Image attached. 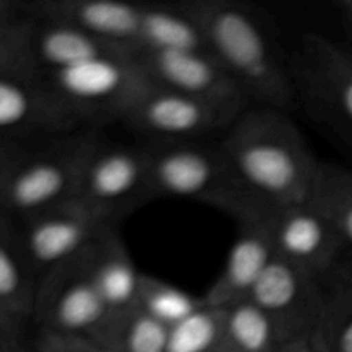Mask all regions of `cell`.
<instances>
[{"mask_svg":"<svg viewBox=\"0 0 352 352\" xmlns=\"http://www.w3.org/2000/svg\"><path fill=\"white\" fill-rule=\"evenodd\" d=\"M38 352H67L62 349L57 342H55L52 337L43 336V339L40 340V347H38Z\"/></svg>","mask_w":352,"mask_h":352,"instance_id":"obj_29","label":"cell"},{"mask_svg":"<svg viewBox=\"0 0 352 352\" xmlns=\"http://www.w3.org/2000/svg\"><path fill=\"white\" fill-rule=\"evenodd\" d=\"M170 329L136 308L112 313L96 342L119 352H165Z\"/></svg>","mask_w":352,"mask_h":352,"instance_id":"obj_19","label":"cell"},{"mask_svg":"<svg viewBox=\"0 0 352 352\" xmlns=\"http://www.w3.org/2000/svg\"><path fill=\"white\" fill-rule=\"evenodd\" d=\"M136 57L144 74L157 88L170 89L230 109L244 110L250 107L239 86L206 48L140 52Z\"/></svg>","mask_w":352,"mask_h":352,"instance_id":"obj_13","label":"cell"},{"mask_svg":"<svg viewBox=\"0 0 352 352\" xmlns=\"http://www.w3.org/2000/svg\"><path fill=\"white\" fill-rule=\"evenodd\" d=\"M241 188L275 210L311 198L322 160L289 112L250 105L219 140Z\"/></svg>","mask_w":352,"mask_h":352,"instance_id":"obj_2","label":"cell"},{"mask_svg":"<svg viewBox=\"0 0 352 352\" xmlns=\"http://www.w3.org/2000/svg\"><path fill=\"white\" fill-rule=\"evenodd\" d=\"M205 48L195 19L179 6L144 3L138 54L140 52L199 50Z\"/></svg>","mask_w":352,"mask_h":352,"instance_id":"obj_18","label":"cell"},{"mask_svg":"<svg viewBox=\"0 0 352 352\" xmlns=\"http://www.w3.org/2000/svg\"><path fill=\"white\" fill-rule=\"evenodd\" d=\"M298 105L352 150V47L306 31L291 54Z\"/></svg>","mask_w":352,"mask_h":352,"instance_id":"obj_5","label":"cell"},{"mask_svg":"<svg viewBox=\"0 0 352 352\" xmlns=\"http://www.w3.org/2000/svg\"><path fill=\"white\" fill-rule=\"evenodd\" d=\"M226 309L206 306L170 329L165 352H222Z\"/></svg>","mask_w":352,"mask_h":352,"instance_id":"obj_24","label":"cell"},{"mask_svg":"<svg viewBox=\"0 0 352 352\" xmlns=\"http://www.w3.org/2000/svg\"><path fill=\"white\" fill-rule=\"evenodd\" d=\"M129 54L136 52L95 36L65 21L43 17V23L30 31L31 60L47 69L48 74L96 58Z\"/></svg>","mask_w":352,"mask_h":352,"instance_id":"obj_16","label":"cell"},{"mask_svg":"<svg viewBox=\"0 0 352 352\" xmlns=\"http://www.w3.org/2000/svg\"><path fill=\"white\" fill-rule=\"evenodd\" d=\"M282 347L275 327L253 302L226 309L222 352H278Z\"/></svg>","mask_w":352,"mask_h":352,"instance_id":"obj_20","label":"cell"},{"mask_svg":"<svg viewBox=\"0 0 352 352\" xmlns=\"http://www.w3.org/2000/svg\"><path fill=\"white\" fill-rule=\"evenodd\" d=\"M150 199L148 144L113 143L103 138L86 162L74 203L117 226Z\"/></svg>","mask_w":352,"mask_h":352,"instance_id":"obj_7","label":"cell"},{"mask_svg":"<svg viewBox=\"0 0 352 352\" xmlns=\"http://www.w3.org/2000/svg\"><path fill=\"white\" fill-rule=\"evenodd\" d=\"M278 352H325V347H323V342L318 333V336L311 337V339H302L287 344Z\"/></svg>","mask_w":352,"mask_h":352,"instance_id":"obj_28","label":"cell"},{"mask_svg":"<svg viewBox=\"0 0 352 352\" xmlns=\"http://www.w3.org/2000/svg\"><path fill=\"white\" fill-rule=\"evenodd\" d=\"M91 277L110 313L136 308L143 274L134 265L117 229L93 246Z\"/></svg>","mask_w":352,"mask_h":352,"instance_id":"obj_17","label":"cell"},{"mask_svg":"<svg viewBox=\"0 0 352 352\" xmlns=\"http://www.w3.org/2000/svg\"><path fill=\"white\" fill-rule=\"evenodd\" d=\"M181 6L250 105L285 112L298 105L291 55L267 12L237 0H191Z\"/></svg>","mask_w":352,"mask_h":352,"instance_id":"obj_1","label":"cell"},{"mask_svg":"<svg viewBox=\"0 0 352 352\" xmlns=\"http://www.w3.org/2000/svg\"><path fill=\"white\" fill-rule=\"evenodd\" d=\"M275 256L327 282L342 265L344 244L327 213L313 198L277 212Z\"/></svg>","mask_w":352,"mask_h":352,"instance_id":"obj_12","label":"cell"},{"mask_svg":"<svg viewBox=\"0 0 352 352\" xmlns=\"http://www.w3.org/2000/svg\"><path fill=\"white\" fill-rule=\"evenodd\" d=\"M3 17H7V9L2 6V3H0V21H2Z\"/></svg>","mask_w":352,"mask_h":352,"instance_id":"obj_31","label":"cell"},{"mask_svg":"<svg viewBox=\"0 0 352 352\" xmlns=\"http://www.w3.org/2000/svg\"><path fill=\"white\" fill-rule=\"evenodd\" d=\"M93 246L48 272L36 298L45 336L96 339L112 315L91 277Z\"/></svg>","mask_w":352,"mask_h":352,"instance_id":"obj_9","label":"cell"},{"mask_svg":"<svg viewBox=\"0 0 352 352\" xmlns=\"http://www.w3.org/2000/svg\"><path fill=\"white\" fill-rule=\"evenodd\" d=\"M248 301L270 320L282 344L287 346L320 333L327 311V285L275 256Z\"/></svg>","mask_w":352,"mask_h":352,"instance_id":"obj_10","label":"cell"},{"mask_svg":"<svg viewBox=\"0 0 352 352\" xmlns=\"http://www.w3.org/2000/svg\"><path fill=\"white\" fill-rule=\"evenodd\" d=\"M67 352H119L112 347L96 342L93 339H81V337H54L48 336Z\"/></svg>","mask_w":352,"mask_h":352,"instance_id":"obj_26","label":"cell"},{"mask_svg":"<svg viewBox=\"0 0 352 352\" xmlns=\"http://www.w3.org/2000/svg\"><path fill=\"white\" fill-rule=\"evenodd\" d=\"M336 9L340 26H342L344 34H346V43L352 47V0H337Z\"/></svg>","mask_w":352,"mask_h":352,"instance_id":"obj_27","label":"cell"},{"mask_svg":"<svg viewBox=\"0 0 352 352\" xmlns=\"http://www.w3.org/2000/svg\"><path fill=\"white\" fill-rule=\"evenodd\" d=\"M6 311H10V309L7 308V305H6V302H3L2 299H0V315H2V313H6Z\"/></svg>","mask_w":352,"mask_h":352,"instance_id":"obj_30","label":"cell"},{"mask_svg":"<svg viewBox=\"0 0 352 352\" xmlns=\"http://www.w3.org/2000/svg\"><path fill=\"white\" fill-rule=\"evenodd\" d=\"M113 229L117 226L71 201L30 217L23 234L24 256L31 267L50 272L98 243Z\"/></svg>","mask_w":352,"mask_h":352,"instance_id":"obj_14","label":"cell"},{"mask_svg":"<svg viewBox=\"0 0 352 352\" xmlns=\"http://www.w3.org/2000/svg\"><path fill=\"white\" fill-rule=\"evenodd\" d=\"M136 306L162 325L174 329L205 308V301L203 296L198 298L170 282L143 274Z\"/></svg>","mask_w":352,"mask_h":352,"instance_id":"obj_23","label":"cell"},{"mask_svg":"<svg viewBox=\"0 0 352 352\" xmlns=\"http://www.w3.org/2000/svg\"><path fill=\"white\" fill-rule=\"evenodd\" d=\"M311 198L336 227L344 250L352 253V170L333 162H322Z\"/></svg>","mask_w":352,"mask_h":352,"instance_id":"obj_21","label":"cell"},{"mask_svg":"<svg viewBox=\"0 0 352 352\" xmlns=\"http://www.w3.org/2000/svg\"><path fill=\"white\" fill-rule=\"evenodd\" d=\"M40 12L45 19L65 21L138 54L144 3L122 0H52L40 7Z\"/></svg>","mask_w":352,"mask_h":352,"instance_id":"obj_15","label":"cell"},{"mask_svg":"<svg viewBox=\"0 0 352 352\" xmlns=\"http://www.w3.org/2000/svg\"><path fill=\"white\" fill-rule=\"evenodd\" d=\"M278 210L256 203L234 219L236 239L226 265L203 296L206 306L229 309L246 302L275 258L274 226Z\"/></svg>","mask_w":352,"mask_h":352,"instance_id":"obj_11","label":"cell"},{"mask_svg":"<svg viewBox=\"0 0 352 352\" xmlns=\"http://www.w3.org/2000/svg\"><path fill=\"white\" fill-rule=\"evenodd\" d=\"M146 144L151 199H195L220 210L232 220L261 203L241 188L219 140Z\"/></svg>","mask_w":352,"mask_h":352,"instance_id":"obj_3","label":"cell"},{"mask_svg":"<svg viewBox=\"0 0 352 352\" xmlns=\"http://www.w3.org/2000/svg\"><path fill=\"white\" fill-rule=\"evenodd\" d=\"M103 138L100 129L55 136L45 150L10 168L6 201L28 217L74 201L86 162Z\"/></svg>","mask_w":352,"mask_h":352,"instance_id":"obj_6","label":"cell"},{"mask_svg":"<svg viewBox=\"0 0 352 352\" xmlns=\"http://www.w3.org/2000/svg\"><path fill=\"white\" fill-rule=\"evenodd\" d=\"M47 82L85 129L122 124L151 88L136 54L113 55L48 74Z\"/></svg>","mask_w":352,"mask_h":352,"instance_id":"obj_4","label":"cell"},{"mask_svg":"<svg viewBox=\"0 0 352 352\" xmlns=\"http://www.w3.org/2000/svg\"><path fill=\"white\" fill-rule=\"evenodd\" d=\"M26 263L9 243L0 241V299L10 311H24L30 305L31 291L28 289Z\"/></svg>","mask_w":352,"mask_h":352,"instance_id":"obj_25","label":"cell"},{"mask_svg":"<svg viewBox=\"0 0 352 352\" xmlns=\"http://www.w3.org/2000/svg\"><path fill=\"white\" fill-rule=\"evenodd\" d=\"M243 110L151 86L131 109L124 126L144 143H184L222 138Z\"/></svg>","mask_w":352,"mask_h":352,"instance_id":"obj_8","label":"cell"},{"mask_svg":"<svg viewBox=\"0 0 352 352\" xmlns=\"http://www.w3.org/2000/svg\"><path fill=\"white\" fill-rule=\"evenodd\" d=\"M327 311L320 339L325 352H352V263L325 282Z\"/></svg>","mask_w":352,"mask_h":352,"instance_id":"obj_22","label":"cell"}]
</instances>
